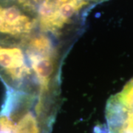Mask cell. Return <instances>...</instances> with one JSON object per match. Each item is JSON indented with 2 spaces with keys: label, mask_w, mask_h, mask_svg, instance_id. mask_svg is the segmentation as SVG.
I'll return each mask as SVG.
<instances>
[{
  "label": "cell",
  "mask_w": 133,
  "mask_h": 133,
  "mask_svg": "<svg viewBox=\"0 0 133 133\" xmlns=\"http://www.w3.org/2000/svg\"><path fill=\"white\" fill-rule=\"evenodd\" d=\"M58 98L8 91L0 110V133H51Z\"/></svg>",
  "instance_id": "cell-2"
},
{
  "label": "cell",
  "mask_w": 133,
  "mask_h": 133,
  "mask_svg": "<svg viewBox=\"0 0 133 133\" xmlns=\"http://www.w3.org/2000/svg\"><path fill=\"white\" fill-rule=\"evenodd\" d=\"M87 1L90 2H92V4H94L95 5H99V4H101V3H103L104 2H107L108 0H87Z\"/></svg>",
  "instance_id": "cell-5"
},
{
  "label": "cell",
  "mask_w": 133,
  "mask_h": 133,
  "mask_svg": "<svg viewBox=\"0 0 133 133\" xmlns=\"http://www.w3.org/2000/svg\"><path fill=\"white\" fill-rule=\"evenodd\" d=\"M107 133H133V78L106 105Z\"/></svg>",
  "instance_id": "cell-4"
},
{
  "label": "cell",
  "mask_w": 133,
  "mask_h": 133,
  "mask_svg": "<svg viewBox=\"0 0 133 133\" xmlns=\"http://www.w3.org/2000/svg\"><path fill=\"white\" fill-rule=\"evenodd\" d=\"M42 32L36 15L16 0H0V42H21Z\"/></svg>",
  "instance_id": "cell-3"
},
{
  "label": "cell",
  "mask_w": 133,
  "mask_h": 133,
  "mask_svg": "<svg viewBox=\"0 0 133 133\" xmlns=\"http://www.w3.org/2000/svg\"><path fill=\"white\" fill-rule=\"evenodd\" d=\"M66 52L42 32L21 42H0V79L8 91L59 95L61 66Z\"/></svg>",
  "instance_id": "cell-1"
}]
</instances>
